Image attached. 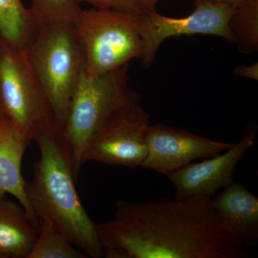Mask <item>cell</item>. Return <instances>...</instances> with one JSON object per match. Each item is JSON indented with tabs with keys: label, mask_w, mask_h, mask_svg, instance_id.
<instances>
[{
	"label": "cell",
	"mask_w": 258,
	"mask_h": 258,
	"mask_svg": "<svg viewBox=\"0 0 258 258\" xmlns=\"http://www.w3.org/2000/svg\"><path fill=\"white\" fill-rule=\"evenodd\" d=\"M0 47V101L6 116L31 143L55 117L25 51L4 40Z\"/></svg>",
	"instance_id": "8992f818"
},
{
	"label": "cell",
	"mask_w": 258,
	"mask_h": 258,
	"mask_svg": "<svg viewBox=\"0 0 258 258\" xmlns=\"http://www.w3.org/2000/svg\"><path fill=\"white\" fill-rule=\"evenodd\" d=\"M30 144L8 117L0 119V197L13 195L39 222L27 198L26 181L22 174V161Z\"/></svg>",
	"instance_id": "7c38bea8"
},
{
	"label": "cell",
	"mask_w": 258,
	"mask_h": 258,
	"mask_svg": "<svg viewBox=\"0 0 258 258\" xmlns=\"http://www.w3.org/2000/svg\"><path fill=\"white\" fill-rule=\"evenodd\" d=\"M234 74L240 77L258 81V63L254 62L249 66H237L233 71Z\"/></svg>",
	"instance_id": "d6986e66"
},
{
	"label": "cell",
	"mask_w": 258,
	"mask_h": 258,
	"mask_svg": "<svg viewBox=\"0 0 258 258\" xmlns=\"http://www.w3.org/2000/svg\"><path fill=\"white\" fill-rule=\"evenodd\" d=\"M128 64L101 76L81 75L62 126V137L76 181L91 139L114 115L142 103L129 86Z\"/></svg>",
	"instance_id": "3957f363"
},
{
	"label": "cell",
	"mask_w": 258,
	"mask_h": 258,
	"mask_svg": "<svg viewBox=\"0 0 258 258\" xmlns=\"http://www.w3.org/2000/svg\"><path fill=\"white\" fill-rule=\"evenodd\" d=\"M229 28L239 52L252 54L258 50V0H246L235 8Z\"/></svg>",
	"instance_id": "9a60e30c"
},
{
	"label": "cell",
	"mask_w": 258,
	"mask_h": 258,
	"mask_svg": "<svg viewBox=\"0 0 258 258\" xmlns=\"http://www.w3.org/2000/svg\"><path fill=\"white\" fill-rule=\"evenodd\" d=\"M235 8L221 2L195 0V10L186 18H169L156 10L143 13L140 32L144 46V67L152 66L161 44L169 37L203 34L233 42L228 23Z\"/></svg>",
	"instance_id": "52a82bcc"
},
{
	"label": "cell",
	"mask_w": 258,
	"mask_h": 258,
	"mask_svg": "<svg viewBox=\"0 0 258 258\" xmlns=\"http://www.w3.org/2000/svg\"><path fill=\"white\" fill-rule=\"evenodd\" d=\"M149 115L142 103L117 113L91 139L83 164L96 161L129 169L142 167L147 156L145 132Z\"/></svg>",
	"instance_id": "ba28073f"
},
{
	"label": "cell",
	"mask_w": 258,
	"mask_h": 258,
	"mask_svg": "<svg viewBox=\"0 0 258 258\" xmlns=\"http://www.w3.org/2000/svg\"><path fill=\"white\" fill-rule=\"evenodd\" d=\"M38 24L21 0H0V35L5 42L24 50Z\"/></svg>",
	"instance_id": "5bb4252c"
},
{
	"label": "cell",
	"mask_w": 258,
	"mask_h": 258,
	"mask_svg": "<svg viewBox=\"0 0 258 258\" xmlns=\"http://www.w3.org/2000/svg\"><path fill=\"white\" fill-rule=\"evenodd\" d=\"M214 1L221 2V3H227L232 5V6L237 8V7L240 6L242 3H244L246 0H214Z\"/></svg>",
	"instance_id": "44dd1931"
},
{
	"label": "cell",
	"mask_w": 258,
	"mask_h": 258,
	"mask_svg": "<svg viewBox=\"0 0 258 258\" xmlns=\"http://www.w3.org/2000/svg\"><path fill=\"white\" fill-rule=\"evenodd\" d=\"M0 197V258H28L39 233V222L20 203Z\"/></svg>",
	"instance_id": "4fadbf2b"
},
{
	"label": "cell",
	"mask_w": 258,
	"mask_h": 258,
	"mask_svg": "<svg viewBox=\"0 0 258 258\" xmlns=\"http://www.w3.org/2000/svg\"><path fill=\"white\" fill-rule=\"evenodd\" d=\"M81 2L88 3L98 9L144 13L141 0H81Z\"/></svg>",
	"instance_id": "ac0fdd59"
},
{
	"label": "cell",
	"mask_w": 258,
	"mask_h": 258,
	"mask_svg": "<svg viewBox=\"0 0 258 258\" xmlns=\"http://www.w3.org/2000/svg\"><path fill=\"white\" fill-rule=\"evenodd\" d=\"M30 8L35 19L40 22H74L81 8V0H31Z\"/></svg>",
	"instance_id": "e0dca14e"
},
{
	"label": "cell",
	"mask_w": 258,
	"mask_h": 258,
	"mask_svg": "<svg viewBox=\"0 0 258 258\" xmlns=\"http://www.w3.org/2000/svg\"><path fill=\"white\" fill-rule=\"evenodd\" d=\"M103 257L242 258L248 252L217 216L211 198L120 200L97 225Z\"/></svg>",
	"instance_id": "6da1fadb"
},
{
	"label": "cell",
	"mask_w": 258,
	"mask_h": 258,
	"mask_svg": "<svg viewBox=\"0 0 258 258\" xmlns=\"http://www.w3.org/2000/svg\"><path fill=\"white\" fill-rule=\"evenodd\" d=\"M142 14L94 8L81 10L73 24L82 45L88 76H101L134 59H143Z\"/></svg>",
	"instance_id": "5b68a950"
},
{
	"label": "cell",
	"mask_w": 258,
	"mask_h": 258,
	"mask_svg": "<svg viewBox=\"0 0 258 258\" xmlns=\"http://www.w3.org/2000/svg\"><path fill=\"white\" fill-rule=\"evenodd\" d=\"M5 116H6V115H5L4 109H3V107L2 106L1 101H0V119Z\"/></svg>",
	"instance_id": "7402d4cb"
},
{
	"label": "cell",
	"mask_w": 258,
	"mask_h": 258,
	"mask_svg": "<svg viewBox=\"0 0 258 258\" xmlns=\"http://www.w3.org/2000/svg\"><path fill=\"white\" fill-rule=\"evenodd\" d=\"M46 219H39V233L28 258H87Z\"/></svg>",
	"instance_id": "2e32d148"
},
{
	"label": "cell",
	"mask_w": 258,
	"mask_h": 258,
	"mask_svg": "<svg viewBox=\"0 0 258 258\" xmlns=\"http://www.w3.org/2000/svg\"><path fill=\"white\" fill-rule=\"evenodd\" d=\"M147 156L142 167L168 176L195 159L217 155L233 144L217 142L162 123L146 129Z\"/></svg>",
	"instance_id": "30bf717a"
},
{
	"label": "cell",
	"mask_w": 258,
	"mask_h": 258,
	"mask_svg": "<svg viewBox=\"0 0 258 258\" xmlns=\"http://www.w3.org/2000/svg\"><path fill=\"white\" fill-rule=\"evenodd\" d=\"M257 127L245 128L237 143L225 152L198 163H189L168 175L175 189V198H212L217 191L234 182L233 174L244 154L255 144Z\"/></svg>",
	"instance_id": "9c48e42d"
},
{
	"label": "cell",
	"mask_w": 258,
	"mask_h": 258,
	"mask_svg": "<svg viewBox=\"0 0 258 258\" xmlns=\"http://www.w3.org/2000/svg\"><path fill=\"white\" fill-rule=\"evenodd\" d=\"M159 1L160 0H141L143 13L155 11L156 6Z\"/></svg>",
	"instance_id": "ffe728a7"
},
{
	"label": "cell",
	"mask_w": 258,
	"mask_h": 258,
	"mask_svg": "<svg viewBox=\"0 0 258 258\" xmlns=\"http://www.w3.org/2000/svg\"><path fill=\"white\" fill-rule=\"evenodd\" d=\"M35 141L40 158L25 187L32 210L37 218L49 220L88 257H103L97 224L83 207L75 186L62 127L52 122L39 132Z\"/></svg>",
	"instance_id": "7a4b0ae2"
},
{
	"label": "cell",
	"mask_w": 258,
	"mask_h": 258,
	"mask_svg": "<svg viewBox=\"0 0 258 258\" xmlns=\"http://www.w3.org/2000/svg\"><path fill=\"white\" fill-rule=\"evenodd\" d=\"M24 51L56 121L62 127L85 71L84 53L74 24L40 22Z\"/></svg>",
	"instance_id": "277c9868"
},
{
	"label": "cell",
	"mask_w": 258,
	"mask_h": 258,
	"mask_svg": "<svg viewBox=\"0 0 258 258\" xmlns=\"http://www.w3.org/2000/svg\"><path fill=\"white\" fill-rule=\"evenodd\" d=\"M211 198L217 216L228 226L244 247L258 240V199L240 183L232 182Z\"/></svg>",
	"instance_id": "8fae6325"
}]
</instances>
